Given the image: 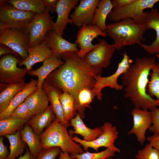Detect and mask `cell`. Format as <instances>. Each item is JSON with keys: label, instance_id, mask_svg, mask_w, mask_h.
Listing matches in <instances>:
<instances>
[{"label": "cell", "instance_id": "6da1fadb", "mask_svg": "<svg viewBox=\"0 0 159 159\" xmlns=\"http://www.w3.org/2000/svg\"><path fill=\"white\" fill-rule=\"evenodd\" d=\"M64 63L51 72L46 80L62 92H66L73 97L75 106L78 94L85 88L92 89L95 83V77L100 74L102 69L94 67L77 52L64 53L61 56Z\"/></svg>", "mask_w": 159, "mask_h": 159}, {"label": "cell", "instance_id": "7a4b0ae2", "mask_svg": "<svg viewBox=\"0 0 159 159\" xmlns=\"http://www.w3.org/2000/svg\"><path fill=\"white\" fill-rule=\"evenodd\" d=\"M151 56L137 58L121 77L125 98H129L135 108L152 110L159 107V101L148 94L147 87L150 71L156 63Z\"/></svg>", "mask_w": 159, "mask_h": 159}, {"label": "cell", "instance_id": "3957f363", "mask_svg": "<svg viewBox=\"0 0 159 159\" xmlns=\"http://www.w3.org/2000/svg\"><path fill=\"white\" fill-rule=\"evenodd\" d=\"M148 29L145 23L138 24L129 19L107 24L106 32L113 40V47L118 50L126 46L140 44Z\"/></svg>", "mask_w": 159, "mask_h": 159}, {"label": "cell", "instance_id": "277c9868", "mask_svg": "<svg viewBox=\"0 0 159 159\" xmlns=\"http://www.w3.org/2000/svg\"><path fill=\"white\" fill-rule=\"evenodd\" d=\"M67 127L56 118L39 135L43 148L57 147L72 155L84 153L80 145L67 132Z\"/></svg>", "mask_w": 159, "mask_h": 159}, {"label": "cell", "instance_id": "5b68a950", "mask_svg": "<svg viewBox=\"0 0 159 159\" xmlns=\"http://www.w3.org/2000/svg\"><path fill=\"white\" fill-rule=\"evenodd\" d=\"M36 14L18 9L7 0L0 1V27L26 30Z\"/></svg>", "mask_w": 159, "mask_h": 159}, {"label": "cell", "instance_id": "8992f818", "mask_svg": "<svg viewBox=\"0 0 159 159\" xmlns=\"http://www.w3.org/2000/svg\"><path fill=\"white\" fill-rule=\"evenodd\" d=\"M159 2V0H134L125 6L113 8L108 17L113 22L129 19L137 23L143 24L147 13L144 10L153 8L154 5Z\"/></svg>", "mask_w": 159, "mask_h": 159}, {"label": "cell", "instance_id": "52a82bcc", "mask_svg": "<svg viewBox=\"0 0 159 159\" xmlns=\"http://www.w3.org/2000/svg\"><path fill=\"white\" fill-rule=\"evenodd\" d=\"M123 58L118 64L117 68L112 75L103 77L99 74L95 77V83L92 89L94 96H96L97 99L100 101L102 99V90L106 87L114 89L116 90H122L124 86L122 85H119L117 82L118 77L126 72L128 69L133 62L125 52L123 53Z\"/></svg>", "mask_w": 159, "mask_h": 159}, {"label": "cell", "instance_id": "ba28073f", "mask_svg": "<svg viewBox=\"0 0 159 159\" xmlns=\"http://www.w3.org/2000/svg\"><path fill=\"white\" fill-rule=\"evenodd\" d=\"M14 55L7 54L0 60V81L8 85L25 83V77L28 71L25 67H18L22 60Z\"/></svg>", "mask_w": 159, "mask_h": 159}, {"label": "cell", "instance_id": "9c48e42d", "mask_svg": "<svg viewBox=\"0 0 159 159\" xmlns=\"http://www.w3.org/2000/svg\"><path fill=\"white\" fill-rule=\"evenodd\" d=\"M49 12L45 10L41 14H36L27 27L26 30L29 36V48L36 47L44 42L48 32L53 29L54 17Z\"/></svg>", "mask_w": 159, "mask_h": 159}, {"label": "cell", "instance_id": "30bf717a", "mask_svg": "<svg viewBox=\"0 0 159 159\" xmlns=\"http://www.w3.org/2000/svg\"><path fill=\"white\" fill-rule=\"evenodd\" d=\"M29 36L26 30H18L0 27V43L4 44L23 60L28 56Z\"/></svg>", "mask_w": 159, "mask_h": 159}, {"label": "cell", "instance_id": "8fae6325", "mask_svg": "<svg viewBox=\"0 0 159 159\" xmlns=\"http://www.w3.org/2000/svg\"><path fill=\"white\" fill-rule=\"evenodd\" d=\"M101 127L102 130V133L92 141H86L76 136L72 137V139L82 145L86 151H88V148H91L98 152V150L100 148L104 147L110 149L115 153H120V150L114 145L119 135L116 127L107 122L104 123Z\"/></svg>", "mask_w": 159, "mask_h": 159}, {"label": "cell", "instance_id": "7c38bea8", "mask_svg": "<svg viewBox=\"0 0 159 159\" xmlns=\"http://www.w3.org/2000/svg\"><path fill=\"white\" fill-rule=\"evenodd\" d=\"M96 47L87 53L83 59L91 66L102 69L108 67L116 50L112 44L100 39Z\"/></svg>", "mask_w": 159, "mask_h": 159}, {"label": "cell", "instance_id": "4fadbf2b", "mask_svg": "<svg viewBox=\"0 0 159 159\" xmlns=\"http://www.w3.org/2000/svg\"><path fill=\"white\" fill-rule=\"evenodd\" d=\"M107 34L97 26L92 25L83 24L77 31L75 43L78 44L79 51L78 56L83 58L86 54L95 48L97 44H93L92 41L99 36L106 37Z\"/></svg>", "mask_w": 159, "mask_h": 159}, {"label": "cell", "instance_id": "5bb4252c", "mask_svg": "<svg viewBox=\"0 0 159 159\" xmlns=\"http://www.w3.org/2000/svg\"><path fill=\"white\" fill-rule=\"evenodd\" d=\"M131 114L133 117V125L127 134H134L138 142L142 145L146 139V131L152 124L151 112L135 107L132 110Z\"/></svg>", "mask_w": 159, "mask_h": 159}, {"label": "cell", "instance_id": "9a60e30c", "mask_svg": "<svg viewBox=\"0 0 159 159\" xmlns=\"http://www.w3.org/2000/svg\"><path fill=\"white\" fill-rule=\"evenodd\" d=\"M100 0H81L69 15L72 24L77 27L83 24L91 25Z\"/></svg>", "mask_w": 159, "mask_h": 159}, {"label": "cell", "instance_id": "2e32d148", "mask_svg": "<svg viewBox=\"0 0 159 159\" xmlns=\"http://www.w3.org/2000/svg\"><path fill=\"white\" fill-rule=\"evenodd\" d=\"M79 1V0H58L55 10L57 16L53 26V30L57 34L62 37L67 24H72V20L69 18V13Z\"/></svg>", "mask_w": 159, "mask_h": 159}, {"label": "cell", "instance_id": "e0dca14e", "mask_svg": "<svg viewBox=\"0 0 159 159\" xmlns=\"http://www.w3.org/2000/svg\"><path fill=\"white\" fill-rule=\"evenodd\" d=\"M45 41L51 49L53 56L58 58L64 53L69 52H78L79 51L76 43L70 42L57 34L53 30L47 33Z\"/></svg>", "mask_w": 159, "mask_h": 159}, {"label": "cell", "instance_id": "ac0fdd59", "mask_svg": "<svg viewBox=\"0 0 159 159\" xmlns=\"http://www.w3.org/2000/svg\"><path fill=\"white\" fill-rule=\"evenodd\" d=\"M144 23L148 29L154 30L156 33L155 39L148 45L143 44L140 46L150 55L159 54V11L158 9L153 8L147 11Z\"/></svg>", "mask_w": 159, "mask_h": 159}, {"label": "cell", "instance_id": "d6986e66", "mask_svg": "<svg viewBox=\"0 0 159 159\" xmlns=\"http://www.w3.org/2000/svg\"><path fill=\"white\" fill-rule=\"evenodd\" d=\"M28 55L19 64L20 66H25L28 71L36 63L43 62L47 58L53 56L52 51L45 41L40 44L27 49Z\"/></svg>", "mask_w": 159, "mask_h": 159}, {"label": "cell", "instance_id": "ffe728a7", "mask_svg": "<svg viewBox=\"0 0 159 159\" xmlns=\"http://www.w3.org/2000/svg\"><path fill=\"white\" fill-rule=\"evenodd\" d=\"M38 80L32 79L25 83L23 88L15 95L9 105L4 111L0 113V120L8 118L13 111L26 99L38 89Z\"/></svg>", "mask_w": 159, "mask_h": 159}, {"label": "cell", "instance_id": "44dd1931", "mask_svg": "<svg viewBox=\"0 0 159 159\" xmlns=\"http://www.w3.org/2000/svg\"><path fill=\"white\" fill-rule=\"evenodd\" d=\"M70 125L73 127L74 130H70L68 132L69 135L71 136L74 134L79 135L83 137V140L86 141L94 140L102 132L101 127H97L92 129L87 127L77 112L75 117L70 120Z\"/></svg>", "mask_w": 159, "mask_h": 159}, {"label": "cell", "instance_id": "7402d4cb", "mask_svg": "<svg viewBox=\"0 0 159 159\" xmlns=\"http://www.w3.org/2000/svg\"><path fill=\"white\" fill-rule=\"evenodd\" d=\"M42 88L47 95L50 105L57 119L67 127H68L70 123L67 122L64 119L63 109L59 99L60 94L62 92L46 80L43 84Z\"/></svg>", "mask_w": 159, "mask_h": 159}, {"label": "cell", "instance_id": "603a6c76", "mask_svg": "<svg viewBox=\"0 0 159 159\" xmlns=\"http://www.w3.org/2000/svg\"><path fill=\"white\" fill-rule=\"evenodd\" d=\"M64 63V61L60 58L53 56L46 59L39 68L29 71L27 74L29 75L37 77L38 89H40L42 88L43 84L48 76Z\"/></svg>", "mask_w": 159, "mask_h": 159}, {"label": "cell", "instance_id": "cb8c5ba5", "mask_svg": "<svg viewBox=\"0 0 159 159\" xmlns=\"http://www.w3.org/2000/svg\"><path fill=\"white\" fill-rule=\"evenodd\" d=\"M56 118L50 105L43 112L34 115L27 123L34 132L39 136Z\"/></svg>", "mask_w": 159, "mask_h": 159}, {"label": "cell", "instance_id": "d4e9b609", "mask_svg": "<svg viewBox=\"0 0 159 159\" xmlns=\"http://www.w3.org/2000/svg\"><path fill=\"white\" fill-rule=\"evenodd\" d=\"M24 101L34 115L43 112L49 106L48 97L43 88L38 89L28 96Z\"/></svg>", "mask_w": 159, "mask_h": 159}, {"label": "cell", "instance_id": "484cf974", "mask_svg": "<svg viewBox=\"0 0 159 159\" xmlns=\"http://www.w3.org/2000/svg\"><path fill=\"white\" fill-rule=\"evenodd\" d=\"M113 9L111 0H100L95 10L91 25L97 26L102 32H106V19Z\"/></svg>", "mask_w": 159, "mask_h": 159}, {"label": "cell", "instance_id": "4316f807", "mask_svg": "<svg viewBox=\"0 0 159 159\" xmlns=\"http://www.w3.org/2000/svg\"><path fill=\"white\" fill-rule=\"evenodd\" d=\"M22 140L28 146L29 151L35 158L42 150L39 136L36 134L28 123L20 130Z\"/></svg>", "mask_w": 159, "mask_h": 159}, {"label": "cell", "instance_id": "83f0119b", "mask_svg": "<svg viewBox=\"0 0 159 159\" xmlns=\"http://www.w3.org/2000/svg\"><path fill=\"white\" fill-rule=\"evenodd\" d=\"M15 7L22 10L40 14L45 11L44 0H8Z\"/></svg>", "mask_w": 159, "mask_h": 159}, {"label": "cell", "instance_id": "f1b7e54d", "mask_svg": "<svg viewBox=\"0 0 159 159\" xmlns=\"http://www.w3.org/2000/svg\"><path fill=\"white\" fill-rule=\"evenodd\" d=\"M10 143V152L8 159H15L22 155L25 149L27 148L26 144L22 140L20 130L15 133L6 135L4 136Z\"/></svg>", "mask_w": 159, "mask_h": 159}, {"label": "cell", "instance_id": "f546056e", "mask_svg": "<svg viewBox=\"0 0 159 159\" xmlns=\"http://www.w3.org/2000/svg\"><path fill=\"white\" fill-rule=\"evenodd\" d=\"M29 120L10 117L0 120V136L15 133L21 130Z\"/></svg>", "mask_w": 159, "mask_h": 159}, {"label": "cell", "instance_id": "4dcf8cb0", "mask_svg": "<svg viewBox=\"0 0 159 159\" xmlns=\"http://www.w3.org/2000/svg\"><path fill=\"white\" fill-rule=\"evenodd\" d=\"M25 83L7 85L0 94V113L6 109L16 94L24 87Z\"/></svg>", "mask_w": 159, "mask_h": 159}, {"label": "cell", "instance_id": "1f68e13d", "mask_svg": "<svg viewBox=\"0 0 159 159\" xmlns=\"http://www.w3.org/2000/svg\"><path fill=\"white\" fill-rule=\"evenodd\" d=\"M92 89L89 88L83 89L80 91L78 95L75 107L77 112L82 119L85 116L86 108H90V105L95 97Z\"/></svg>", "mask_w": 159, "mask_h": 159}, {"label": "cell", "instance_id": "d6a6232c", "mask_svg": "<svg viewBox=\"0 0 159 159\" xmlns=\"http://www.w3.org/2000/svg\"><path fill=\"white\" fill-rule=\"evenodd\" d=\"M59 99L63 107L64 119L70 123L69 120L75 117L77 113L74 99L68 93L63 92L60 94Z\"/></svg>", "mask_w": 159, "mask_h": 159}, {"label": "cell", "instance_id": "836d02e7", "mask_svg": "<svg viewBox=\"0 0 159 159\" xmlns=\"http://www.w3.org/2000/svg\"><path fill=\"white\" fill-rule=\"evenodd\" d=\"M147 91L151 97H155L159 101V63L156 62L151 69Z\"/></svg>", "mask_w": 159, "mask_h": 159}, {"label": "cell", "instance_id": "e575fe53", "mask_svg": "<svg viewBox=\"0 0 159 159\" xmlns=\"http://www.w3.org/2000/svg\"><path fill=\"white\" fill-rule=\"evenodd\" d=\"M113 151L108 148L97 153H91L88 151L75 155H71L76 159H105L108 157H113L115 155Z\"/></svg>", "mask_w": 159, "mask_h": 159}, {"label": "cell", "instance_id": "d590c367", "mask_svg": "<svg viewBox=\"0 0 159 159\" xmlns=\"http://www.w3.org/2000/svg\"><path fill=\"white\" fill-rule=\"evenodd\" d=\"M34 115L24 101L13 111L9 117L29 120Z\"/></svg>", "mask_w": 159, "mask_h": 159}, {"label": "cell", "instance_id": "8d00e7d4", "mask_svg": "<svg viewBox=\"0 0 159 159\" xmlns=\"http://www.w3.org/2000/svg\"><path fill=\"white\" fill-rule=\"evenodd\" d=\"M136 159H159V152L149 143L138 150L135 155Z\"/></svg>", "mask_w": 159, "mask_h": 159}, {"label": "cell", "instance_id": "74e56055", "mask_svg": "<svg viewBox=\"0 0 159 159\" xmlns=\"http://www.w3.org/2000/svg\"><path fill=\"white\" fill-rule=\"evenodd\" d=\"M62 151L61 149L57 147L43 148L35 159H55Z\"/></svg>", "mask_w": 159, "mask_h": 159}, {"label": "cell", "instance_id": "f35d334b", "mask_svg": "<svg viewBox=\"0 0 159 159\" xmlns=\"http://www.w3.org/2000/svg\"><path fill=\"white\" fill-rule=\"evenodd\" d=\"M150 111L153 125L149 130L154 133H159V107H156Z\"/></svg>", "mask_w": 159, "mask_h": 159}, {"label": "cell", "instance_id": "ab89813d", "mask_svg": "<svg viewBox=\"0 0 159 159\" xmlns=\"http://www.w3.org/2000/svg\"><path fill=\"white\" fill-rule=\"evenodd\" d=\"M146 139L149 143L159 152V133H154Z\"/></svg>", "mask_w": 159, "mask_h": 159}, {"label": "cell", "instance_id": "60d3db41", "mask_svg": "<svg viewBox=\"0 0 159 159\" xmlns=\"http://www.w3.org/2000/svg\"><path fill=\"white\" fill-rule=\"evenodd\" d=\"M3 137H0V159H8L9 155L7 146L4 144Z\"/></svg>", "mask_w": 159, "mask_h": 159}, {"label": "cell", "instance_id": "b9f144b4", "mask_svg": "<svg viewBox=\"0 0 159 159\" xmlns=\"http://www.w3.org/2000/svg\"><path fill=\"white\" fill-rule=\"evenodd\" d=\"M134 0H113L111 1L113 8L125 6L133 2Z\"/></svg>", "mask_w": 159, "mask_h": 159}, {"label": "cell", "instance_id": "7bdbcfd3", "mask_svg": "<svg viewBox=\"0 0 159 159\" xmlns=\"http://www.w3.org/2000/svg\"><path fill=\"white\" fill-rule=\"evenodd\" d=\"M57 0H44L45 10L50 11L52 13L55 12Z\"/></svg>", "mask_w": 159, "mask_h": 159}, {"label": "cell", "instance_id": "ee69618b", "mask_svg": "<svg viewBox=\"0 0 159 159\" xmlns=\"http://www.w3.org/2000/svg\"><path fill=\"white\" fill-rule=\"evenodd\" d=\"M9 54H14L15 55H18L7 46L2 44H0V56H1L3 55Z\"/></svg>", "mask_w": 159, "mask_h": 159}, {"label": "cell", "instance_id": "f6af8a7d", "mask_svg": "<svg viewBox=\"0 0 159 159\" xmlns=\"http://www.w3.org/2000/svg\"><path fill=\"white\" fill-rule=\"evenodd\" d=\"M17 159H35V158L31 153L29 149L27 148L25 153L20 156Z\"/></svg>", "mask_w": 159, "mask_h": 159}, {"label": "cell", "instance_id": "bcb514c9", "mask_svg": "<svg viewBox=\"0 0 159 159\" xmlns=\"http://www.w3.org/2000/svg\"><path fill=\"white\" fill-rule=\"evenodd\" d=\"M59 159H76L71 155H69V153L66 152L62 151L59 154Z\"/></svg>", "mask_w": 159, "mask_h": 159}, {"label": "cell", "instance_id": "7dc6e473", "mask_svg": "<svg viewBox=\"0 0 159 159\" xmlns=\"http://www.w3.org/2000/svg\"><path fill=\"white\" fill-rule=\"evenodd\" d=\"M105 159H121L120 158H112V157H108L107 158Z\"/></svg>", "mask_w": 159, "mask_h": 159}, {"label": "cell", "instance_id": "c3c4849f", "mask_svg": "<svg viewBox=\"0 0 159 159\" xmlns=\"http://www.w3.org/2000/svg\"><path fill=\"white\" fill-rule=\"evenodd\" d=\"M156 55L157 58L159 59V54H156Z\"/></svg>", "mask_w": 159, "mask_h": 159}]
</instances>
